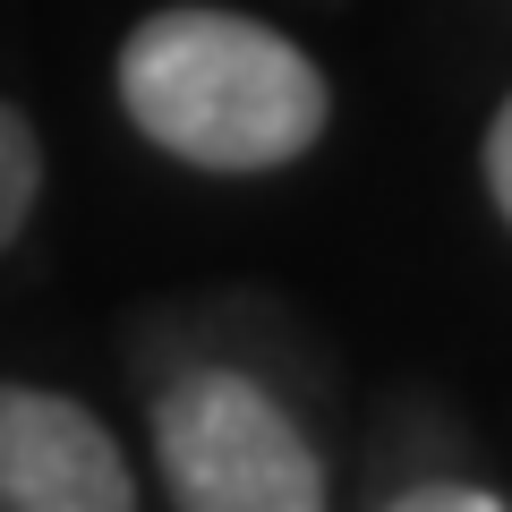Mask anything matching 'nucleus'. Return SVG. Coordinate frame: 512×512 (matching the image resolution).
Instances as JSON below:
<instances>
[{
    "instance_id": "nucleus-4",
    "label": "nucleus",
    "mask_w": 512,
    "mask_h": 512,
    "mask_svg": "<svg viewBox=\"0 0 512 512\" xmlns=\"http://www.w3.org/2000/svg\"><path fill=\"white\" fill-rule=\"evenodd\" d=\"M35 197H43V146H35V120H26L18 103H0V248L26 231Z\"/></svg>"
},
{
    "instance_id": "nucleus-2",
    "label": "nucleus",
    "mask_w": 512,
    "mask_h": 512,
    "mask_svg": "<svg viewBox=\"0 0 512 512\" xmlns=\"http://www.w3.org/2000/svg\"><path fill=\"white\" fill-rule=\"evenodd\" d=\"M154 461L180 512H333L308 427L248 367H188L154 393Z\"/></svg>"
},
{
    "instance_id": "nucleus-1",
    "label": "nucleus",
    "mask_w": 512,
    "mask_h": 512,
    "mask_svg": "<svg viewBox=\"0 0 512 512\" xmlns=\"http://www.w3.org/2000/svg\"><path fill=\"white\" fill-rule=\"evenodd\" d=\"M120 111L146 146L197 171H282L325 137V69L239 9H154L120 43Z\"/></svg>"
},
{
    "instance_id": "nucleus-5",
    "label": "nucleus",
    "mask_w": 512,
    "mask_h": 512,
    "mask_svg": "<svg viewBox=\"0 0 512 512\" xmlns=\"http://www.w3.org/2000/svg\"><path fill=\"white\" fill-rule=\"evenodd\" d=\"M384 512H512L495 487H470V478H419V487H402Z\"/></svg>"
},
{
    "instance_id": "nucleus-6",
    "label": "nucleus",
    "mask_w": 512,
    "mask_h": 512,
    "mask_svg": "<svg viewBox=\"0 0 512 512\" xmlns=\"http://www.w3.org/2000/svg\"><path fill=\"white\" fill-rule=\"evenodd\" d=\"M487 197H495V214L512 222V94H504V111L487 120Z\"/></svg>"
},
{
    "instance_id": "nucleus-3",
    "label": "nucleus",
    "mask_w": 512,
    "mask_h": 512,
    "mask_svg": "<svg viewBox=\"0 0 512 512\" xmlns=\"http://www.w3.org/2000/svg\"><path fill=\"white\" fill-rule=\"evenodd\" d=\"M0 512H137L120 436L69 393L0 384Z\"/></svg>"
}]
</instances>
